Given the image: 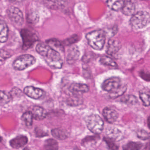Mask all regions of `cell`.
<instances>
[{"mask_svg": "<svg viewBox=\"0 0 150 150\" xmlns=\"http://www.w3.org/2000/svg\"><path fill=\"white\" fill-rule=\"evenodd\" d=\"M36 50L52 68L60 69L63 66V60L60 53L50 45L40 43L37 45Z\"/></svg>", "mask_w": 150, "mask_h": 150, "instance_id": "6da1fadb", "label": "cell"}, {"mask_svg": "<svg viewBox=\"0 0 150 150\" xmlns=\"http://www.w3.org/2000/svg\"><path fill=\"white\" fill-rule=\"evenodd\" d=\"M88 45L96 50H102L106 41V32L103 30H97L88 33L86 36Z\"/></svg>", "mask_w": 150, "mask_h": 150, "instance_id": "7a4b0ae2", "label": "cell"}, {"mask_svg": "<svg viewBox=\"0 0 150 150\" xmlns=\"http://www.w3.org/2000/svg\"><path fill=\"white\" fill-rule=\"evenodd\" d=\"M150 23V15L145 11H139L134 13L129 21L130 25L135 30L141 29Z\"/></svg>", "mask_w": 150, "mask_h": 150, "instance_id": "3957f363", "label": "cell"}, {"mask_svg": "<svg viewBox=\"0 0 150 150\" xmlns=\"http://www.w3.org/2000/svg\"><path fill=\"white\" fill-rule=\"evenodd\" d=\"M85 121L88 129L94 134H100L103 130L104 123L98 115H90L86 117Z\"/></svg>", "mask_w": 150, "mask_h": 150, "instance_id": "277c9868", "label": "cell"}, {"mask_svg": "<svg viewBox=\"0 0 150 150\" xmlns=\"http://www.w3.org/2000/svg\"><path fill=\"white\" fill-rule=\"evenodd\" d=\"M35 57L29 54H25L18 57L13 63V67L16 70L22 71L33 65L35 63Z\"/></svg>", "mask_w": 150, "mask_h": 150, "instance_id": "5b68a950", "label": "cell"}, {"mask_svg": "<svg viewBox=\"0 0 150 150\" xmlns=\"http://www.w3.org/2000/svg\"><path fill=\"white\" fill-rule=\"evenodd\" d=\"M8 16L12 22L17 26H22L24 22V17L22 11L18 8L11 6L7 10Z\"/></svg>", "mask_w": 150, "mask_h": 150, "instance_id": "8992f818", "label": "cell"}, {"mask_svg": "<svg viewBox=\"0 0 150 150\" xmlns=\"http://www.w3.org/2000/svg\"><path fill=\"white\" fill-rule=\"evenodd\" d=\"M21 35L23 42V49L24 50L29 49L38 40L36 34L28 30H22Z\"/></svg>", "mask_w": 150, "mask_h": 150, "instance_id": "52a82bcc", "label": "cell"}, {"mask_svg": "<svg viewBox=\"0 0 150 150\" xmlns=\"http://www.w3.org/2000/svg\"><path fill=\"white\" fill-rule=\"evenodd\" d=\"M122 85L121 79L117 77H112L106 80L103 83V89L107 92H111Z\"/></svg>", "mask_w": 150, "mask_h": 150, "instance_id": "ba28073f", "label": "cell"}, {"mask_svg": "<svg viewBox=\"0 0 150 150\" xmlns=\"http://www.w3.org/2000/svg\"><path fill=\"white\" fill-rule=\"evenodd\" d=\"M23 92L26 95L34 99H39L45 94V92L42 89L31 86L25 87Z\"/></svg>", "mask_w": 150, "mask_h": 150, "instance_id": "9c48e42d", "label": "cell"}, {"mask_svg": "<svg viewBox=\"0 0 150 150\" xmlns=\"http://www.w3.org/2000/svg\"><path fill=\"white\" fill-rule=\"evenodd\" d=\"M122 44L117 39H110L108 42L107 53L110 56L116 54L121 49Z\"/></svg>", "mask_w": 150, "mask_h": 150, "instance_id": "30bf717a", "label": "cell"}, {"mask_svg": "<svg viewBox=\"0 0 150 150\" xmlns=\"http://www.w3.org/2000/svg\"><path fill=\"white\" fill-rule=\"evenodd\" d=\"M103 115L105 120L110 123L115 122L118 117V114L114 109L106 107L103 109Z\"/></svg>", "mask_w": 150, "mask_h": 150, "instance_id": "8fae6325", "label": "cell"}, {"mask_svg": "<svg viewBox=\"0 0 150 150\" xmlns=\"http://www.w3.org/2000/svg\"><path fill=\"white\" fill-rule=\"evenodd\" d=\"M28 141V139L26 136H18L10 141V145L13 148L19 149L26 145Z\"/></svg>", "mask_w": 150, "mask_h": 150, "instance_id": "7c38bea8", "label": "cell"}, {"mask_svg": "<svg viewBox=\"0 0 150 150\" xmlns=\"http://www.w3.org/2000/svg\"><path fill=\"white\" fill-rule=\"evenodd\" d=\"M69 90L71 93L82 94L88 92L89 88L86 84L74 83L71 85Z\"/></svg>", "mask_w": 150, "mask_h": 150, "instance_id": "4fadbf2b", "label": "cell"}, {"mask_svg": "<svg viewBox=\"0 0 150 150\" xmlns=\"http://www.w3.org/2000/svg\"><path fill=\"white\" fill-rule=\"evenodd\" d=\"M34 119L41 121L44 119L47 115V112L43 108L39 106H34L31 110Z\"/></svg>", "mask_w": 150, "mask_h": 150, "instance_id": "5bb4252c", "label": "cell"}, {"mask_svg": "<svg viewBox=\"0 0 150 150\" xmlns=\"http://www.w3.org/2000/svg\"><path fill=\"white\" fill-rule=\"evenodd\" d=\"M124 0H107V6L109 8L113 11H117L122 10L124 6Z\"/></svg>", "mask_w": 150, "mask_h": 150, "instance_id": "9a60e30c", "label": "cell"}, {"mask_svg": "<svg viewBox=\"0 0 150 150\" xmlns=\"http://www.w3.org/2000/svg\"><path fill=\"white\" fill-rule=\"evenodd\" d=\"M1 42L5 43L7 41L8 35V28L6 23L4 21H1Z\"/></svg>", "mask_w": 150, "mask_h": 150, "instance_id": "2e32d148", "label": "cell"}, {"mask_svg": "<svg viewBox=\"0 0 150 150\" xmlns=\"http://www.w3.org/2000/svg\"><path fill=\"white\" fill-rule=\"evenodd\" d=\"M135 9L136 8L134 3L131 1H127L125 3L122 11L124 14L130 16L135 13Z\"/></svg>", "mask_w": 150, "mask_h": 150, "instance_id": "e0dca14e", "label": "cell"}, {"mask_svg": "<svg viewBox=\"0 0 150 150\" xmlns=\"http://www.w3.org/2000/svg\"><path fill=\"white\" fill-rule=\"evenodd\" d=\"M80 55V52L78 48L76 46L72 47L69 50L67 55V61L69 63H73L78 59Z\"/></svg>", "mask_w": 150, "mask_h": 150, "instance_id": "ac0fdd59", "label": "cell"}, {"mask_svg": "<svg viewBox=\"0 0 150 150\" xmlns=\"http://www.w3.org/2000/svg\"><path fill=\"white\" fill-rule=\"evenodd\" d=\"M100 139L98 136H89L82 140L81 145L84 147H88L94 145Z\"/></svg>", "mask_w": 150, "mask_h": 150, "instance_id": "d6986e66", "label": "cell"}, {"mask_svg": "<svg viewBox=\"0 0 150 150\" xmlns=\"http://www.w3.org/2000/svg\"><path fill=\"white\" fill-rule=\"evenodd\" d=\"M127 89L125 85H121L120 87L111 92H109V97L110 99H115L122 95Z\"/></svg>", "mask_w": 150, "mask_h": 150, "instance_id": "ffe728a7", "label": "cell"}, {"mask_svg": "<svg viewBox=\"0 0 150 150\" xmlns=\"http://www.w3.org/2000/svg\"><path fill=\"white\" fill-rule=\"evenodd\" d=\"M139 97L144 106L150 105V90L144 89L139 92Z\"/></svg>", "mask_w": 150, "mask_h": 150, "instance_id": "44dd1931", "label": "cell"}, {"mask_svg": "<svg viewBox=\"0 0 150 150\" xmlns=\"http://www.w3.org/2000/svg\"><path fill=\"white\" fill-rule=\"evenodd\" d=\"M51 134L55 138L59 140H64L67 137V132L60 128L53 129L51 131Z\"/></svg>", "mask_w": 150, "mask_h": 150, "instance_id": "7402d4cb", "label": "cell"}, {"mask_svg": "<svg viewBox=\"0 0 150 150\" xmlns=\"http://www.w3.org/2000/svg\"><path fill=\"white\" fill-rule=\"evenodd\" d=\"M72 94L73 95L70 96L67 100L68 105L70 106H77L81 104L82 100L80 94Z\"/></svg>", "mask_w": 150, "mask_h": 150, "instance_id": "603a6c76", "label": "cell"}, {"mask_svg": "<svg viewBox=\"0 0 150 150\" xmlns=\"http://www.w3.org/2000/svg\"><path fill=\"white\" fill-rule=\"evenodd\" d=\"M34 119L33 114L31 111H29L25 112L23 115L21 119L24 123L25 125L28 127L32 126L33 124V121Z\"/></svg>", "mask_w": 150, "mask_h": 150, "instance_id": "cb8c5ba5", "label": "cell"}, {"mask_svg": "<svg viewBox=\"0 0 150 150\" xmlns=\"http://www.w3.org/2000/svg\"><path fill=\"white\" fill-rule=\"evenodd\" d=\"M44 147L47 150H57L59 148L57 140L50 139L45 141Z\"/></svg>", "mask_w": 150, "mask_h": 150, "instance_id": "d4e9b609", "label": "cell"}, {"mask_svg": "<svg viewBox=\"0 0 150 150\" xmlns=\"http://www.w3.org/2000/svg\"><path fill=\"white\" fill-rule=\"evenodd\" d=\"M142 147V144L139 142H130L124 146L123 148L125 150H137L141 149Z\"/></svg>", "mask_w": 150, "mask_h": 150, "instance_id": "484cf974", "label": "cell"}, {"mask_svg": "<svg viewBox=\"0 0 150 150\" xmlns=\"http://www.w3.org/2000/svg\"><path fill=\"white\" fill-rule=\"evenodd\" d=\"M100 62L104 65L112 67H115L117 66L115 62L111 58L107 56L102 57L100 59Z\"/></svg>", "mask_w": 150, "mask_h": 150, "instance_id": "4316f807", "label": "cell"}, {"mask_svg": "<svg viewBox=\"0 0 150 150\" xmlns=\"http://www.w3.org/2000/svg\"><path fill=\"white\" fill-rule=\"evenodd\" d=\"M108 135L109 137L114 139L117 140L121 137V132L117 129H110L109 131Z\"/></svg>", "mask_w": 150, "mask_h": 150, "instance_id": "83f0119b", "label": "cell"}, {"mask_svg": "<svg viewBox=\"0 0 150 150\" xmlns=\"http://www.w3.org/2000/svg\"><path fill=\"white\" fill-rule=\"evenodd\" d=\"M121 101L129 104H135L138 102L137 99L133 95H128L121 99Z\"/></svg>", "mask_w": 150, "mask_h": 150, "instance_id": "f1b7e54d", "label": "cell"}, {"mask_svg": "<svg viewBox=\"0 0 150 150\" xmlns=\"http://www.w3.org/2000/svg\"><path fill=\"white\" fill-rule=\"evenodd\" d=\"M104 141L107 143L109 149H111V150H117V149H118V146L115 143V140L109 137L104 138Z\"/></svg>", "mask_w": 150, "mask_h": 150, "instance_id": "f546056e", "label": "cell"}, {"mask_svg": "<svg viewBox=\"0 0 150 150\" xmlns=\"http://www.w3.org/2000/svg\"><path fill=\"white\" fill-rule=\"evenodd\" d=\"M137 135L138 138L142 140H146L150 138V136L147 132L143 129L139 130L137 132Z\"/></svg>", "mask_w": 150, "mask_h": 150, "instance_id": "4dcf8cb0", "label": "cell"}, {"mask_svg": "<svg viewBox=\"0 0 150 150\" xmlns=\"http://www.w3.org/2000/svg\"><path fill=\"white\" fill-rule=\"evenodd\" d=\"M1 104L4 105L9 101V97L5 92L1 91Z\"/></svg>", "mask_w": 150, "mask_h": 150, "instance_id": "1f68e13d", "label": "cell"}, {"mask_svg": "<svg viewBox=\"0 0 150 150\" xmlns=\"http://www.w3.org/2000/svg\"><path fill=\"white\" fill-rule=\"evenodd\" d=\"M35 132L37 137H45V136H47L48 135V132L46 131H45L44 129L40 128V127H38V128H36L35 129Z\"/></svg>", "mask_w": 150, "mask_h": 150, "instance_id": "d6a6232c", "label": "cell"}, {"mask_svg": "<svg viewBox=\"0 0 150 150\" xmlns=\"http://www.w3.org/2000/svg\"><path fill=\"white\" fill-rule=\"evenodd\" d=\"M22 93L21 90L17 88H14L11 91V96L12 97L19 96L22 95Z\"/></svg>", "mask_w": 150, "mask_h": 150, "instance_id": "836d02e7", "label": "cell"}, {"mask_svg": "<svg viewBox=\"0 0 150 150\" xmlns=\"http://www.w3.org/2000/svg\"><path fill=\"white\" fill-rule=\"evenodd\" d=\"M10 57V55L5 50H1V61L5 60V59H6L8 58L9 57Z\"/></svg>", "mask_w": 150, "mask_h": 150, "instance_id": "e575fe53", "label": "cell"}, {"mask_svg": "<svg viewBox=\"0 0 150 150\" xmlns=\"http://www.w3.org/2000/svg\"><path fill=\"white\" fill-rule=\"evenodd\" d=\"M77 41V36H74L71 37L70 38H68L65 42L64 43L66 45H70L74 43Z\"/></svg>", "mask_w": 150, "mask_h": 150, "instance_id": "d590c367", "label": "cell"}, {"mask_svg": "<svg viewBox=\"0 0 150 150\" xmlns=\"http://www.w3.org/2000/svg\"><path fill=\"white\" fill-rule=\"evenodd\" d=\"M140 77L144 80L150 81V74L143 71L140 73Z\"/></svg>", "mask_w": 150, "mask_h": 150, "instance_id": "8d00e7d4", "label": "cell"}, {"mask_svg": "<svg viewBox=\"0 0 150 150\" xmlns=\"http://www.w3.org/2000/svg\"><path fill=\"white\" fill-rule=\"evenodd\" d=\"M145 149L146 150H150V142L147 143L146 145L145 148Z\"/></svg>", "mask_w": 150, "mask_h": 150, "instance_id": "74e56055", "label": "cell"}, {"mask_svg": "<svg viewBox=\"0 0 150 150\" xmlns=\"http://www.w3.org/2000/svg\"><path fill=\"white\" fill-rule=\"evenodd\" d=\"M147 125H148V127L150 129V117H148V119H147Z\"/></svg>", "mask_w": 150, "mask_h": 150, "instance_id": "f35d334b", "label": "cell"}, {"mask_svg": "<svg viewBox=\"0 0 150 150\" xmlns=\"http://www.w3.org/2000/svg\"><path fill=\"white\" fill-rule=\"evenodd\" d=\"M9 1H15L16 0H9Z\"/></svg>", "mask_w": 150, "mask_h": 150, "instance_id": "ab89813d", "label": "cell"}]
</instances>
